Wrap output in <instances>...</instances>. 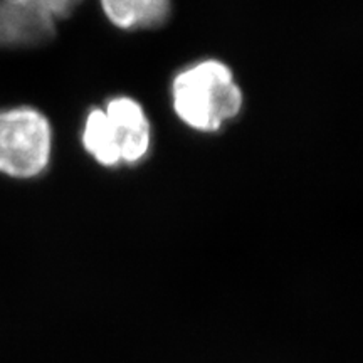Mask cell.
Returning <instances> with one entry per match:
<instances>
[{"label":"cell","mask_w":363,"mask_h":363,"mask_svg":"<svg viewBox=\"0 0 363 363\" xmlns=\"http://www.w3.org/2000/svg\"><path fill=\"white\" fill-rule=\"evenodd\" d=\"M172 108L184 125L216 133L242 110V89L230 67L219 59H203L180 69L172 79Z\"/></svg>","instance_id":"cell-1"},{"label":"cell","mask_w":363,"mask_h":363,"mask_svg":"<svg viewBox=\"0 0 363 363\" xmlns=\"http://www.w3.org/2000/svg\"><path fill=\"white\" fill-rule=\"evenodd\" d=\"M52 157V126L33 106L0 110V174L34 179L48 170Z\"/></svg>","instance_id":"cell-2"},{"label":"cell","mask_w":363,"mask_h":363,"mask_svg":"<svg viewBox=\"0 0 363 363\" xmlns=\"http://www.w3.org/2000/svg\"><path fill=\"white\" fill-rule=\"evenodd\" d=\"M103 111L120 150L121 165L143 162L152 148V125L142 104L130 96H113Z\"/></svg>","instance_id":"cell-3"},{"label":"cell","mask_w":363,"mask_h":363,"mask_svg":"<svg viewBox=\"0 0 363 363\" xmlns=\"http://www.w3.org/2000/svg\"><path fill=\"white\" fill-rule=\"evenodd\" d=\"M56 34L43 0H0V48H34Z\"/></svg>","instance_id":"cell-4"},{"label":"cell","mask_w":363,"mask_h":363,"mask_svg":"<svg viewBox=\"0 0 363 363\" xmlns=\"http://www.w3.org/2000/svg\"><path fill=\"white\" fill-rule=\"evenodd\" d=\"M104 16L123 30L155 29L169 21L172 0H99Z\"/></svg>","instance_id":"cell-5"},{"label":"cell","mask_w":363,"mask_h":363,"mask_svg":"<svg viewBox=\"0 0 363 363\" xmlns=\"http://www.w3.org/2000/svg\"><path fill=\"white\" fill-rule=\"evenodd\" d=\"M81 143L88 155L106 169H115L121 165V155L118 145L113 138L110 123L103 108H91L86 115Z\"/></svg>","instance_id":"cell-6"},{"label":"cell","mask_w":363,"mask_h":363,"mask_svg":"<svg viewBox=\"0 0 363 363\" xmlns=\"http://www.w3.org/2000/svg\"><path fill=\"white\" fill-rule=\"evenodd\" d=\"M81 2L83 0H43V6L49 16L57 22L61 19H66L67 16H71Z\"/></svg>","instance_id":"cell-7"}]
</instances>
